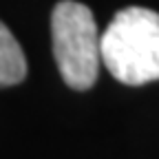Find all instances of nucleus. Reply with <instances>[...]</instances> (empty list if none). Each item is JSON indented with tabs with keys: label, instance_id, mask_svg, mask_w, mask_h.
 I'll return each instance as SVG.
<instances>
[{
	"label": "nucleus",
	"instance_id": "f257e3e1",
	"mask_svg": "<svg viewBox=\"0 0 159 159\" xmlns=\"http://www.w3.org/2000/svg\"><path fill=\"white\" fill-rule=\"evenodd\" d=\"M102 62L122 84L142 86L159 80V13L126 7L102 33Z\"/></svg>",
	"mask_w": 159,
	"mask_h": 159
},
{
	"label": "nucleus",
	"instance_id": "f03ea898",
	"mask_svg": "<svg viewBox=\"0 0 159 159\" xmlns=\"http://www.w3.org/2000/svg\"><path fill=\"white\" fill-rule=\"evenodd\" d=\"M51 35L62 80L75 91L91 89L102 60V35L91 9L75 0H60L51 13Z\"/></svg>",
	"mask_w": 159,
	"mask_h": 159
},
{
	"label": "nucleus",
	"instance_id": "7ed1b4c3",
	"mask_svg": "<svg viewBox=\"0 0 159 159\" xmlns=\"http://www.w3.org/2000/svg\"><path fill=\"white\" fill-rule=\"evenodd\" d=\"M27 75V60L13 33L0 22V89L20 84Z\"/></svg>",
	"mask_w": 159,
	"mask_h": 159
}]
</instances>
